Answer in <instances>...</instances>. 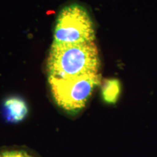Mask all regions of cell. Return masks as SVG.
<instances>
[{"instance_id": "cell-5", "label": "cell", "mask_w": 157, "mask_h": 157, "mask_svg": "<svg viewBox=\"0 0 157 157\" xmlns=\"http://www.w3.org/2000/svg\"><path fill=\"white\" fill-rule=\"evenodd\" d=\"M121 86L117 78H106L101 86V95L107 104H115L121 95Z\"/></svg>"}, {"instance_id": "cell-6", "label": "cell", "mask_w": 157, "mask_h": 157, "mask_svg": "<svg viewBox=\"0 0 157 157\" xmlns=\"http://www.w3.org/2000/svg\"><path fill=\"white\" fill-rule=\"evenodd\" d=\"M0 157H34L23 150H8L0 152Z\"/></svg>"}, {"instance_id": "cell-4", "label": "cell", "mask_w": 157, "mask_h": 157, "mask_svg": "<svg viewBox=\"0 0 157 157\" xmlns=\"http://www.w3.org/2000/svg\"><path fill=\"white\" fill-rule=\"evenodd\" d=\"M3 115L5 120L10 123L22 121L28 114V105L22 98L12 96L3 103Z\"/></svg>"}, {"instance_id": "cell-1", "label": "cell", "mask_w": 157, "mask_h": 157, "mask_svg": "<svg viewBox=\"0 0 157 157\" xmlns=\"http://www.w3.org/2000/svg\"><path fill=\"white\" fill-rule=\"evenodd\" d=\"M99 54L94 42L52 43L47 62L48 77L68 78L99 73Z\"/></svg>"}, {"instance_id": "cell-2", "label": "cell", "mask_w": 157, "mask_h": 157, "mask_svg": "<svg viewBox=\"0 0 157 157\" xmlns=\"http://www.w3.org/2000/svg\"><path fill=\"white\" fill-rule=\"evenodd\" d=\"M101 79L99 73H93L68 78L48 77V82L56 105L68 114L75 115L84 109Z\"/></svg>"}, {"instance_id": "cell-3", "label": "cell", "mask_w": 157, "mask_h": 157, "mask_svg": "<svg viewBox=\"0 0 157 157\" xmlns=\"http://www.w3.org/2000/svg\"><path fill=\"white\" fill-rule=\"evenodd\" d=\"M53 37V42L60 44L94 42L95 28L87 7L75 2L64 5L57 16Z\"/></svg>"}]
</instances>
